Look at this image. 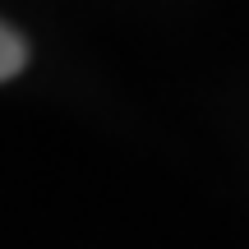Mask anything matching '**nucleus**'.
Here are the masks:
<instances>
[{
    "mask_svg": "<svg viewBox=\"0 0 249 249\" xmlns=\"http://www.w3.org/2000/svg\"><path fill=\"white\" fill-rule=\"evenodd\" d=\"M0 42H5V60H0V79H14L18 70L28 65V42L14 33V28H5L0 33Z\"/></svg>",
    "mask_w": 249,
    "mask_h": 249,
    "instance_id": "obj_1",
    "label": "nucleus"
}]
</instances>
